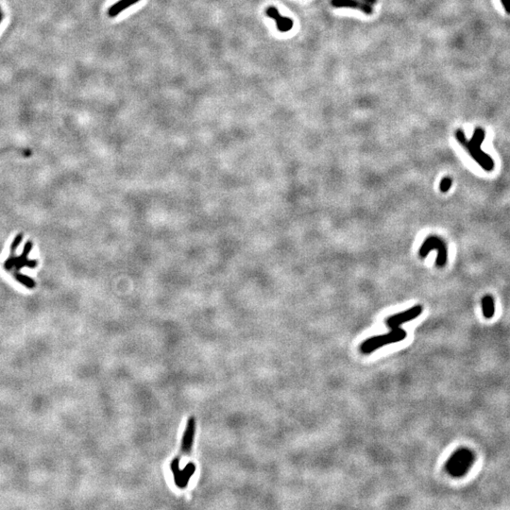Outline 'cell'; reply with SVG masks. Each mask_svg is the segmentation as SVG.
Returning <instances> with one entry per match:
<instances>
[{
  "label": "cell",
  "mask_w": 510,
  "mask_h": 510,
  "mask_svg": "<svg viewBox=\"0 0 510 510\" xmlns=\"http://www.w3.org/2000/svg\"><path fill=\"white\" fill-rule=\"evenodd\" d=\"M457 142L468 150L469 155L480 165L484 170L490 172L495 167L493 159L484 152L481 148L485 140V132L482 128H476L473 132L472 137L468 140L462 130H456L454 132Z\"/></svg>",
  "instance_id": "1"
},
{
  "label": "cell",
  "mask_w": 510,
  "mask_h": 510,
  "mask_svg": "<svg viewBox=\"0 0 510 510\" xmlns=\"http://www.w3.org/2000/svg\"><path fill=\"white\" fill-rule=\"evenodd\" d=\"M475 453L469 448L457 449L445 464V469L453 477H462L468 473L475 461Z\"/></svg>",
  "instance_id": "2"
},
{
  "label": "cell",
  "mask_w": 510,
  "mask_h": 510,
  "mask_svg": "<svg viewBox=\"0 0 510 510\" xmlns=\"http://www.w3.org/2000/svg\"><path fill=\"white\" fill-rule=\"evenodd\" d=\"M407 337V333L401 327L391 329L390 332L384 335L374 336L363 341L360 345V351L364 354H370L385 346L401 342Z\"/></svg>",
  "instance_id": "3"
},
{
  "label": "cell",
  "mask_w": 510,
  "mask_h": 510,
  "mask_svg": "<svg viewBox=\"0 0 510 510\" xmlns=\"http://www.w3.org/2000/svg\"><path fill=\"white\" fill-rule=\"evenodd\" d=\"M437 250L436 266L438 268H443L447 263V247L444 241L436 235H430L424 240L422 246L420 248V254L421 258H425L431 250Z\"/></svg>",
  "instance_id": "4"
},
{
  "label": "cell",
  "mask_w": 510,
  "mask_h": 510,
  "mask_svg": "<svg viewBox=\"0 0 510 510\" xmlns=\"http://www.w3.org/2000/svg\"><path fill=\"white\" fill-rule=\"evenodd\" d=\"M422 311H423V308L421 305H415L412 308H409L405 311L398 313L393 316L388 317L386 320V324H387V327L390 329L398 328L404 323L413 321V320L417 319L418 317H420Z\"/></svg>",
  "instance_id": "5"
},
{
  "label": "cell",
  "mask_w": 510,
  "mask_h": 510,
  "mask_svg": "<svg viewBox=\"0 0 510 510\" xmlns=\"http://www.w3.org/2000/svg\"><path fill=\"white\" fill-rule=\"evenodd\" d=\"M195 427H196L195 419H194V417H191L187 422L186 430H185L184 435L182 437L181 454L178 455L171 463V469H172L173 472H176L179 470V463H180L181 454H186V453H189L190 450H191V447L193 444V439H194V434H195Z\"/></svg>",
  "instance_id": "6"
},
{
  "label": "cell",
  "mask_w": 510,
  "mask_h": 510,
  "mask_svg": "<svg viewBox=\"0 0 510 510\" xmlns=\"http://www.w3.org/2000/svg\"><path fill=\"white\" fill-rule=\"evenodd\" d=\"M331 3L335 8L354 9L368 16L373 14V9L371 5L361 0H331Z\"/></svg>",
  "instance_id": "7"
},
{
  "label": "cell",
  "mask_w": 510,
  "mask_h": 510,
  "mask_svg": "<svg viewBox=\"0 0 510 510\" xmlns=\"http://www.w3.org/2000/svg\"><path fill=\"white\" fill-rule=\"evenodd\" d=\"M266 15L272 18L276 22L277 30L281 33H288L292 30L294 22L289 17H284L281 16L278 10L275 7H269L266 10Z\"/></svg>",
  "instance_id": "8"
},
{
  "label": "cell",
  "mask_w": 510,
  "mask_h": 510,
  "mask_svg": "<svg viewBox=\"0 0 510 510\" xmlns=\"http://www.w3.org/2000/svg\"><path fill=\"white\" fill-rule=\"evenodd\" d=\"M138 1H140V0H119V1L115 2L114 5H112L110 8L108 9V17L115 18L117 16H119L125 10L135 5Z\"/></svg>",
  "instance_id": "9"
},
{
  "label": "cell",
  "mask_w": 510,
  "mask_h": 510,
  "mask_svg": "<svg viewBox=\"0 0 510 510\" xmlns=\"http://www.w3.org/2000/svg\"><path fill=\"white\" fill-rule=\"evenodd\" d=\"M482 310L485 319H491L495 313L493 297L485 295L482 298Z\"/></svg>",
  "instance_id": "10"
},
{
  "label": "cell",
  "mask_w": 510,
  "mask_h": 510,
  "mask_svg": "<svg viewBox=\"0 0 510 510\" xmlns=\"http://www.w3.org/2000/svg\"><path fill=\"white\" fill-rule=\"evenodd\" d=\"M453 184V180L450 177H444L439 183V189L442 193H446L451 189Z\"/></svg>",
  "instance_id": "11"
},
{
  "label": "cell",
  "mask_w": 510,
  "mask_h": 510,
  "mask_svg": "<svg viewBox=\"0 0 510 510\" xmlns=\"http://www.w3.org/2000/svg\"><path fill=\"white\" fill-rule=\"evenodd\" d=\"M502 7L507 15H510V0H501Z\"/></svg>",
  "instance_id": "12"
},
{
  "label": "cell",
  "mask_w": 510,
  "mask_h": 510,
  "mask_svg": "<svg viewBox=\"0 0 510 510\" xmlns=\"http://www.w3.org/2000/svg\"><path fill=\"white\" fill-rule=\"evenodd\" d=\"M361 1L365 2V3H368V4H370L371 6L375 5L377 3V0H361Z\"/></svg>",
  "instance_id": "13"
},
{
  "label": "cell",
  "mask_w": 510,
  "mask_h": 510,
  "mask_svg": "<svg viewBox=\"0 0 510 510\" xmlns=\"http://www.w3.org/2000/svg\"><path fill=\"white\" fill-rule=\"evenodd\" d=\"M2 18H3V15H2V12H1V10H0V22L2 21Z\"/></svg>",
  "instance_id": "14"
}]
</instances>
